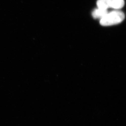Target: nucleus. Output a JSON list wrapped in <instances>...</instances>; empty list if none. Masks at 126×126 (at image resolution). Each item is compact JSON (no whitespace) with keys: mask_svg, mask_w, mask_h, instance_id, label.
<instances>
[{"mask_svg":"<svg viewBox=\"0 0 126 126\" xmlns=\"http://www.w3.org/2000/svg\"><path fill=\"white\" fill-rule=\"evenodd\" d=\"M125 18V14L121 11H112L108 12L105 16L100 19V24L105 26L116 25L121 23Z\"/></svg>","mask_w":126,"mask_h":126,"instance_id":"obj_1","label":"nucleus"},{"mask_svg":"<svg viewBox=\"0 0 126 126\" xmlns=\"http://www.w3.org/2000/svg\"><path fill=\"white\" fill-rule=\"evenodd\" d=\"M125 5L124 0H98L97 5L98 8L114 9H120Z\"/></svg>","mask_w":126,"mask_h":126,"instance_id":"obj_2","label":"nucleus"},{"mask_svg":"<svg viewBox=\"0 0 126 126\" xmlns=\"http://www.w3.org/2000/svg\"><path fill=\"white\" fill-rule=\"evenodd\" d=\"M108 10L104 8H98L94 10L92 12V16L95 18L101 19L108 13Z\"/></svg>","mask_w":126,"mask_h":126,"instance_id":"obj_3","label":"nucleus"}]
</instances>
